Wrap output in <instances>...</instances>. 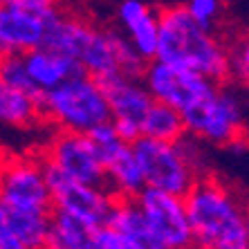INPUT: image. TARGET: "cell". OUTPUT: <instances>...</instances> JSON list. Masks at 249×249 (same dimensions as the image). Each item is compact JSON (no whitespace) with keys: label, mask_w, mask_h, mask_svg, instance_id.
<instances>
[{"label":"cell","mask_w":249,"mask_h":249,"mask_svg":"<svg viewBox=\"0 0 249 249\" xmlns=\"http://www.w3.org/2000/svg\"><path fill=\"white\" fill-rule=\"evenodd\" d=\"M74 58L79 61L83 72L97 81H104L117 74L142 76L148 63L135 52L133 45L119 29L104 27L97 23H90L76 47Z\"/></svg>","instance_id":"5b68a950"},{"label":"cell","mask_w":249,"mask_h":249,"mask_svg":"<svg viewBox=\"0 0 249 249\" xmlns=\"http://www.w3.org/2000/svg\"><path fill=\"white\" fill-rule=\"evenodd\" d=\"M0 249H29L12 229L9 209H7V204L2 200H0Z\"/></svg>","instance_id":"484cf974"},{"label":"cell","mask_w":249,"mask_h":249,"mask_svg":"<svg viewBox=\"0 0 249 249\" xmlns=\"http://www.w3.org/2000/svg\"><path fill=\"white\" fill-rule=\"evenodd\" d=\"M142 81L155 101L171 106L180 112L207 92H211L215 86H220L193 70L164 63L160 58H153L146 63L144 72H142Z\"/></svg>","instance_id":"30bf717a"},{"label":"cell","mask_w":249,"mask_h":249,"mask_svg":"<svg viewBox=\"0 0 249 249\" xmlns=\"http://www.w3.org/2000/svg\"><path fill=\"white\" fill-rule=\"evenodd\" d=\"M38 126H45L41 97L23 92L0 76V128L27 133V130H36Z\"/></svg>","instance_id":"2e32d148"},{"label":"cell","mask_w":249,"mask_h":249,"mask_svg":"<svg viewBox=\"0 0 249 249\" xmlns=\"http://www.w3.org/2000/svg\"><path fill=\"white\" fill-rule=\"evenodd\" d=\"M0 200L18 211H52L45 168L36 151L27 155L0 153Z\"/></svg>","instance_id":"52a82bcc"},{"label":"cell","mask_w":249,"mask_h":249,"mask_svg":"<svg viewBox=\"0 0 249 249\" xmlns=\"http://www.w3.org/2000/svg\"><path fill=\"white\" fill-rule=\"evenodd\" d=\"M50 213L52 211H18L9 209V222L16 236L29 249H43L50 229Z\"/></svg>","instance_id":"44dd1931"},{"label":"cell","mask_w":249,"mask_h":249,"mask_svg":"<svg viewBox=\"0 0 249 249\" xmlns=\"http://www.w3.org/2000/svg\"><path fill=\"white\" fill-rule=\"evenodd\" d=\"M225 249H249V247H225Z\"/></svg>","instance_id":"1f68e13d"},{"label":"cell","mask_w":249,"mask_h":249,"mask_svg":"<svg viewBox=\"0 0 249 249\" xmlns=\"http://www.w3.org/2000/svg\"><path fill=\"white\" fill-rule=\"evenodd\" d=\"M56 12L41 14L25 9V7L0 5V56H12V54L23 56L36 47H41L45 43L47 20Z\"/></svg>","instance_id":"4fadbf2b"},{"label":"cell","mask_w":249,"mask_h":249,"mask_svg":"<svg viewBox=\"0 0 249 249\" xmlns=\"http://www.w3.org/2000/svg\"><path fill=\"white\" fill-rule=\"evenodd\" d=\"M142 135L151 139H160V142H178L186 135L182 112L166 104L153 101L144 122H142Z\"/></svg>","instance_id":"ffe728a7"},{"label":"cell","mask_w":249,"mask_h":249,"mask_svg":"<svg viewBox=\"0 0 249 249\" xmlns=\"http://www.w3.org/2000/svg\"><path fill=\"white\" fill-rule=\"evenodd\" d=\"M106 225L119 231L126 240L135 245L137 249H168L148 227L144 213L139 211L135 197H115V204L110 209V215Z\"/></svg>","instance_id":"e0dca14e"},{"label":"cell","mask_w":249,"mask_h":249,"mask_svg":"<svg viewBox=\"0 0 249 249\" xmlns=\"http://www.w3.org/2000/svg\"><path fill=\"white\" fill-rule=\"evenodd\" d=\"M180 249H204V247H200V245L191 243V245H184V247H180Z\"/></svg>","instance_id":"4dcf8cb0"},{"label":"cell","mask_w":249,"mask_h":249,"mask_svg":"<svg viewBox=\"0 0 249 249\" xmlns=\"http://www.w3.org/2000/svg\"><path fill=\"white\" fill-rule=\"evenodd\" d=\"M36 153L43 162L56 166L72 180L106 186V168L86 133L52 130Z\"/></svg>","instance_id":"9c48e42d"},{"label":"cell","mask_w":249,"mask_h":249,"mask_svg":"<svg viewBox=\"0 0 249 249\" xmlns=\"http://www.w3.org/2000/svg\"><path fill=\"white\" fill-rule=\"evenodd\" d=\"M193 243L204 249L247 247L245 204L213 173H202L184 193Z\"/></svg>","instance_id":"7a4b0ae2"},{"label":"cell","mask_w":249,"mask_h":249,"mask_svg":"<svg viewBox=\"0 0 249 249\" xmlns=\"http://www.w3.org/2000/svg\"><path fill=\"white\" fill-rule=\"evenodd\" d=\"M92 249H137V247L130 240H126L119 231H115L112 227L104 225V227H99L97 233H94Z\"/></svg>","instance_id":"d4e9b609"},{"label":"cell","mask_w":249,"mask_h":249,"mask_svg":"<svg viewBox=\"0 0 249 249\" xmlns=\"http://www.w3.org/2000/svg\"><path fill=\"white\" fill-rule=\"evenodd\" d=\"M186 135H193L204 144L236 148L247 144L243 122V108L236 94L222 86H215L211 92L193 101L182 110Z\"/></svg>","instance_id":"277c9868"},{"label":"cell","mask_w":249,"mask_h":249,"mask_svg":"<svg viewBox=\"0 0 249 249\" xmlns=\"http://www.w3.org/2000/svg\"><path fill=\"white\" fill-rule=\"evenodd\" d=\"M99 83L104 88L106 101L110 108V122L115 124L117 133L122 135L124 142L133 144L142 135V122L155 99L146 90L142 76L117 74Z\"/></svg>","instance_id":"8fae6325"},{"label":"cell","mask_w":249,"mask_h":249,"mask_svg":"<svg viewBox=\"0 0 249 249\" xmlns=\"http://www.w3.org/2000/svg\"><path fill=\"white\" fill-rule=\"evenodd\" d=\"M233 74L240 79V81L245 83V86L249 88V65H245V68H238V70H233Z\"/></svg>","instance_id":"f1b7e54d"},{"label":"cell","mask_w":249,"mask_h":249,"mask_svg":"<svg viewBox=\"0 0 249 249\" xmlns=\"http://www.w3.org/2000/svg\"><path fill=\"white\" fill-rule=\"evenodd\" d=\"M155 58L193 70L220 86L233 76L229 45L218 32L197 25L184 5L160 7V43Z\"/></svg>","instance_id":"6da1fadb"},{"label":"cell","mask_w":249,"mask_h":249,"mask_svg":"<svg viewBox=\"0 0 249 249\" xmlns=\"http://www.w3.org/2000/svg\"><path fill=\"white\" fill-rule=\"evenodd\" d=\"M130 148L142 166L146 186L151 189L184 197L191 184L200 178L196 166L182 151L180 142H160V139L139 135L130 144Z\"/></svg>","instance_id":"8992f818"},{"label":"cell","mask_w":249,"mask_h":249,"mask_svg":"<svg viewBox=\"0 0 249 249\" xmlns=\"http://www.w3.org/2000/svg\"><path fill=\"white\" fill-rule=\"evenodd\" d=\"M41 112L45 126L72 133H90L94 126L110 119L104 88L86 72L43 92Z\"/></svg>","instance_id":"3957f363"},{"label":"cell","mask_w":249,"mask_h":249,"mask_svg":"<svg viewBox=\"0 0 249 249\" xmlns=\"http://www.w3.org/2000/svg\"><path fill=\"white\" fill-rule=\"evenodd\" d=\"M119 32L128 38L133 50L144 58L153 61L160 43V9L146 0H122L117 7Z\"/></svg>","instance_id":"5bb4252c"},{"label":"cell","mask_w":249,"mask_h":249,"mask_svg":"<svg viewBox=\"0 0 249 249\" xmlns=\"http://www.w3.org/2000/svg\"><path fill=\"white\" fill-rule=\"evenodd\" d=\"M23 63L34 88L38 90V94L61 86L72 76L83 74L81 65H79V61L74 56L56 52V50L47 45H41L32 50V52L23 54Z\"/></svg>","instance_id":"9a60e30c"},{"label":"cell","mask_w":249,"mask_h":249,"mask_svg":"<svg viewBox=\"0 0 249 249\" xmlns=\"http://www.w3.org/2000/svg\"><path fill=\"white\" fill-rule=\"evenodd\" d=\"M43 168H45L47 189L52 196V209L74 215L94 229L106 225L112 204H115V196L110 193L108 186L72 180L63 171H58L56 166L47 162H43Z\"/></svg>","instance_id":"ba28073f"},{"label":"cell","mask_w":249,"mask_h":249,"mask_svg":"<svg viewBox=\"0 0 249 249\" xmlns=\"http://www.w3.org/2000/svg\"><path fill=\"white\" fill-rule=\"evenodd\" d=\"M245 236H247V247H249V204H245Z\"/></svg>","instance_id":"f546056e"},{"label":"cell","mask_w":249,"mask_h":249,"mask_svg":"<svg viewBox=\"0 0 249 249\" xmlns=\"http://www.w3.org/2000/svg\"><path fill=\"white\" fill-rule=\"evenodd\" d=\"M184 9L197 25L207 29L218 32V25L222 23V12H225V2L222 0H186Z\"/></svg>","instance_id":"603a6c76"},{"label":"cell","mask_w":249,"mask_h":249,"mask_svg":"<svg viewBox=\"0 0 249 249\" xmlns=\"http://www.w3.org/2000/svg\"><path fill=\"white\" fill-rule=\"evenodd\" d=\"M97 229L83 220L52 209L43 249H92Z\"/></svg>","instance_id":"d6986e66"},{"label":"cell","mask_w":249,"mask_h":249,"mask_svg":"<svg viewBox=\"0 0 249 249\" xmlns=\"http://www.w3.org/2000/svg\"><path fill=\"white\" fill-rule=\"evenodd\" d=\"M0 76H2L7 83H12L14 88H18V90H23V92H32V94H36V97H41L38 90L34 88V83H32V79H29L20 54L0 56Z\"/></svg>","instance_id":"cb8c5ba5"},{"label":"cell","mask_w":249,"mask_h":249,"mask_svg":"<svg viewBox=\"0 0 249 249\" xmlns=\"http://www.w3.org/2000/svg\"><path fill=\"white\" fill-rule=\"evenodd\" d=\"M0 5H14V7L32 9V12L52 14L61 7V0H0Z\"/></svg>","instance_id":"4316f807"},{"label":"cell","mask_w":249,"mask_h":249,"mask_svg":"<svg viewBox=\"0 0 249 249\" xmlns=\"http://www.w3.org/2000/svg\"><path fill=\"white\" fill-rule=\"evenodd\" d=\"M88 137H90V142H92L94 151H97L99 160H101V164H106L108 160H112V157L117 155V153H122L124 148L128 146V142H124L122 135L117 133L115 124L108 119V122L99 124V126H94L90 133H86Z\"/></svg>","instance_id":"7402d4cb"},{"label":"cell","mask_w":249,"mask_h":249,"mask_svg":"<svg viewBox=\"0 0 249 249\" xmlns=\"http://www.w3.org/2000/svg\"><path fill=\"white\" fill-rule=\"evenodd\" d=\"M139 211L144 213L148 227L168 249H180L193 243L191 225L186 215V204L182 196L166 193L160 189L146 186L135 197Z\"/></svg>","instance_id":"7c38bea8"},{"label":"cell","mask_w":249,"mask_h":249,"mask_svg":"<svg viewBox=\"0 0 249 249\" xmlns=\"http://www.w3.org/2000/svg\"><path fill=\"white\" fill-rule=\"evenodd\" d=\"M229 50H231V65L233 70L238 68H245V65H249V34L247 36H240L236 41V45H229Z\"/></svg>","instance_id":"83f0119b"},{"label":"cell","mask_w":249,"mask_h":249,"mask_svg":"<svg viewBox=\"0 0 249 249\" xmlns=\"http://www.w3.org/2000/svg\"><path fill=\"white\" fill-rule=\"evenodd\" d=\"M106 168V186L115 197H137L146 189V180L142 173L137 157L130 144L122 153H117L112 160L104 164Z\"/></svg>","instance_id":"ac0fdd59"}]
</instances>
